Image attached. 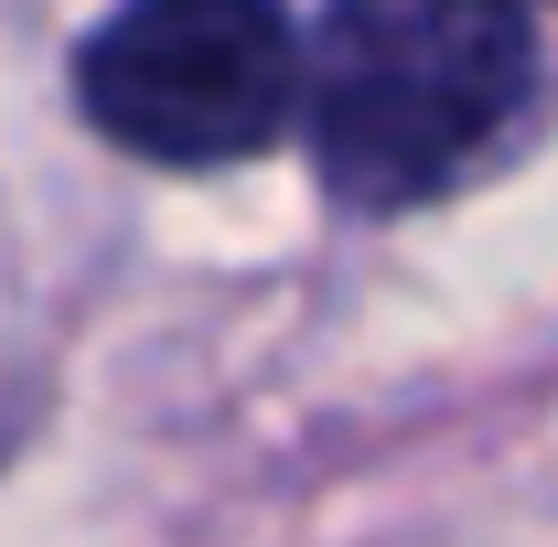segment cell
<instances>
[{
  "label": "cell",
  "instance_id": "2",
  "mask_svg": "<svg viewBox=\"0 0 558 547\" xmlns=\"http://www.w3.org/2000/svg\"><path fill=\"white\" fill-rule=\"evenodd\" d=\"M75 108L140 161L215 172L290 130L301 33L279 0H130L86 33Z\"/></svg>",
  "mask_w": 558,
  "mask_h": 547
},
{
  "label": "cell",
  "instance_id": "1",
  "mask_svg": "<svg viewBox=\"0 0 558 547\" xmlns=\"http://www.w3.org/2000/svg\"><path fill=\"white\" fill-rule=\"evenodd\" d=\"M526 75L537 44L515 0H333L301 54L323 183L344 205L440 194L526 108Z\"/></svg>",
  "mask_w": 558,
  "mask_h": 547
}]
</instances>
